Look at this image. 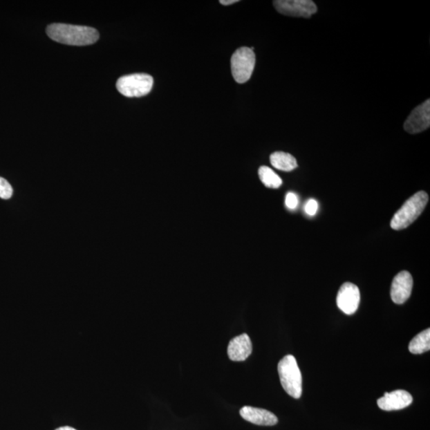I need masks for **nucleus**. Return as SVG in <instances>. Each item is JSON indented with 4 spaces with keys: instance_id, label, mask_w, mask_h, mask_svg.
<instances>
[{
    "instance_id": "nucleus-2",
    "label": "nucleus",
    "mask_w": 430,
    "mask_h": 430,
    "mask_svg": "<svg viewBox=\"0 0 430 430\" xmlns=\"http://www.w3.org/2000/svg\"><path fill=\"white\" fill-rule=\"evenodd\" d=\"M428 201V194L422 191L411 196L395 214L391 222V228L401 230L410 227L420 216Z\"/></svg>"
},
{
    "instance_id": "nucleus-9",
    "label": "nucleus",
    "mask_w": 430,
    "mask_h": 430,
    "mask_svg": "<svg viewBox=\"0 0 430 430\" xmlns=\"http://www.w3.org/2000/svg\"><path fill=\"white\" fill-rule=\"evenodd\" d=\"M413 277L410 272L402 271L393 280L391 296L393 302L402 305L410 298L413 288Z\"/></svg>"
},
{
    "instance_id": "nucleus-3",
    "label": "nucleus",
    "mask_w": 430,
    "mask_h": 430,
    "mask_svg": "<svg viewBox=\"0 0 430 430\" xmlns=\"http://www.w3.org/2000/svg\"><path fill=\"white\" fill-rule=\"evenodd\" d=\"M281 384L288 395L300 398L302 394V376L297 359L291 355H286L278 364Z\"/></svg>"
},
{
    "instance_id": "nucleus-13",
    "label": "nucleus",
    "mask_w": 430,
    "mask_h": 430,
    "mask_svg": "<svg viewBox=\"0 0 430 430\" xmlns=\"http://www.w3.org/2000/svg\"><path fill=\"white\" fill-rule=\"evenodd\" d=\"M270 162L275 169L284 171H291L297 167L295 157L284 151H276L270 156Z\"/></svg>"
},
{
    "instance_id": "nucleus-5",
    "label": "nucleus",
    "mask_w": 430,
    "mask_h": 430,
    "mask_svg": "<svg viewBox=\"0 0 430 430\" xmlns=\"http://www.w3.org/2000/svg\"><path fill=\"white\" fill-rule=\"evenodd\" d=\"M254 50L249 47H241L232 57V71L234 80L243 84L250 80L255 66Z\"/></svg>"
},
{
    "instance_id": "nucleus-4",
    "label": "nucleus",
    "mask_w": 430,
    "mask_h": 430,
    "mask_svg": "<svg viewBox=\"0 0 430 430\" xmlns=\"http://www.w3.org/2000/svg\"><path fill=\"white\" fill-rule=\"evenodd\" d=\"M153 86V77L147 73H133L120 77L118 91L127 97H140L149 94Z\"/></svg>"
},
{
    "instance_id": "nucleus-18",
    "label": "nucleus",
    "mask_w": 430,
    "mask_h": 430,
    "mask_svg": "<svg viewBox=\"0 0 430 430\" xmlns=\"http://www.w3.org/2000/svg\"><path fill=\"white\" fill-rule=\"evenodd\" d=\"M305 211L309 216H314L318 211V203L315 199H309L306 204Z\"/></svg>"
},
{
    "instance_id": "nucleus-20",
    "label": "nucleus",
    "mask_w": 430,
    "mask_h": 430,
    "mask_svg": "<svg viewBox=\"0 0 430 430\" xmlns=\"http://www.w3.org/2000/svg\"><path fill=\"white\" fill-rule=\"evenodd\" d=\"M55 430H77V429L75 428L71 427H62L57 428Z\"/></svg>"
},
{
    "instance_id": "nucleus-12",
    "label": "nucleus",
    "mask_w": 430,
    "mask_h": 430,
    "mask_svg": "<svg viewBox=\"0 0 430 430\" xmlns=\"http://www.w3.org/2000/svg\"><path fill=\"white\" fill-rule=\"evenodd\" d=\"M240 415L245 421L258 424V426H275L278 422L275 414L264 410V409L246 406L241 409Z\"/></svg>"
},
{
    "instance_id": "nucleus-6",
    "label": "nucleus",
    "mask_w": 430,
    "mask_h": 430,
    "mask_svg": "<svg viewBox=\"0 0 430 430\" xmlns=\"http://www.w3.org/2000/svg\"><path fill=\"white\" fill-rule=\"evenodd\" d=\"M274 6L278 12L292 17L310 18L317 12L311 0H276Z\"/></svg>"
},
{
    "instance_id": "nucleus-15",
    "label": "nucleus",
    "mask_w": 430,
    "mask_h": 430,
    "mask_svg": "<svg viewBox=\"0 0 430 430\" xmlns=\"http://www.w3.org/2000/svg\"><path fill=\"white\" fill-rule=\"evenodd\" d=\"M261 181L269 188L277 189L282 185V180L270 167L262 166L259 170Z\"/></svg>"
},
{
    "instance_id": "nucleus-16",
    "label": "nucleus",
    "mask_w": 430,
    "mask_h": 430,
    "mask_svg": "<svg viewBox=\"0 0 430 430\" xmlns=\"http://www.w3.org/2000/svg\"><path fill=\"white\" fill-rule=\"evenodd\" d=\"M13 195V189L12 185L3 178L0 177V198L3 199H9Z\"/></svg>"
},
{
    "instance_id": "nucleus-17",
    "label": "nucleus",
    "mask_w": 430,
    "mask_h": 430,
    "mask_svg": "<svg viewBox=\"0 0 430 430\" xmlns=\"http://www.w3.org/2000/svg\"><path fill=\"white\" fill-rule=\"evenodd\" d=\"M299 200L295 193L288 192L286 198V205L290 209H295L298 206Z\"/></svg>"
},
{
    "instance_id": "nucleus-8",
    "label": "nucleus",
    "mask_w": 430,
    "mask_h": 430,
    "mask_svg": "<svg viewBox=\"0 0 430 430\" xmlns=\"http://www.w3.org/2000/svg\"><path fill=\"white\" fill-rule=\"evenodd\" d=\"M360 292L353 283L347 282L340 287L337 297V306L347 315H353L359 306Z\"/></svg>"
},
{
    "instance_id": "nucleus-10",
    "label": "nucleus",
    "mask_w": 430,
    "mask_h": 430,
    "mask_svg": "<svg viewBox=\"0 0 430 430\" xmlns=\"http://www.w3.org/2000/svg\"><path fill=\"white\" fill-rule=\"evenodd\" d=\"M413 402V397L410 393L398 390L391 393L386 392L384 396L377 401V406L382 411H400L411 406Z\"/></svg>"
},
{
    "instance_id": "nucleus-14",
    "label": "nucleus",
    "mask_w": 430,
    "mask_h": 430,
    "mask_svg": "<svg viewBox=\"0 0 430 430\" xmlns=\"http://www.w3.org/2000/svg\"><path fill=\"white\" fill-rule=\"evenodd\" d=\"M430 349V329L419 333L414 337L409 345V350L414 355H420Z\"/></svg>"
},
{
    "instance_id": "nucleus-1",
    "label": "nucleus",
    "mask_w": 430,
    "mask_h": 430,
    "mask_svg": "<svg viewBox=\"0 0 430 430\" xmlns=\"http://www.w3.org/2000/svg\"><path fill=\"white\" fill-rule=\"evenodd\" d=\"M46 34L57 43L71 46L91 45L99 39L95 28L64 24H50L46 28Z\"/></svg>"
},
{
    "instance_id": "nucleus-19",
    "label": "nucleus",
    "mask_w": 430,
    "mask_h": 430,
    "mask_svg": "<svg viewBox=\"0 0 430 430\" xmlns=\"http://www.w3.org/2000/svg\"><path fill=\"white\" fill-rule=\"evenodd\" d=\"M238 2V0H221V1H220V3L224 5V6H228V5H232Z\"/></svg>"
},
{
    "instance_id": "nucleus-11",
    "label": "nucleus",
    "mask_w": 430,
    "mask_h": 430,
    "mask_svg": "<svg viewBox=\"0 0 430 430\" xmlns=\"http://www.w3.org/2000/svg\"><path fill=\"white\" fill-rule=\"evenodd\" d=\"M253 351L251 339L247 334H242L230 341L227 354L230 360L243 362Z\"/></svg>"
},
{
    "instance_id": "nucleus-7",
    "label": "nucleus",
    "mask_w": 430,
    "mask_h": 430,
    "mask_svg": "<svg viewBox=\"0 0 430 430\" xmlns=\"http://www.w3.org/2000/svg\"><path fill=\"white\" fill-rule=\"evenodd\" d=\"M430 126V100L414 109L404 124L407 133L417 134L427 130Z\"/></svg>"
}]
</instances>
